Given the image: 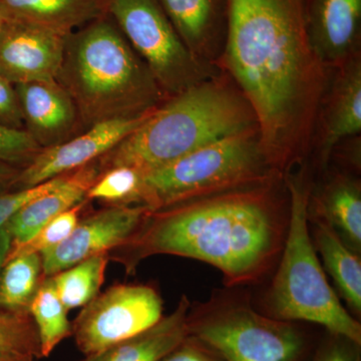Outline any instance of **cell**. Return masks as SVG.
<instances>
[{"mask_svg": "<svg viewBox=\"0 0 361 361\" xmlns=\"http://www.w3.org/2000/svg\"><path fill=\"white\" fill-rule=\"evenodd\" d=\"M308 0H228L223 63L255 114L271 164L284 175L308 148L327 84L311 47Z\"/></svg>", "mask_w": 361, "mask_h": 361, "instance_id": "obj_1", "label": "cell"}, {"mask_svg": "<svg viewBox=\"0 0 361 361\" xmlns=\"http://www.w3.org/2000/svg\"><path fill=\"white\" fill-rule=\"evenodd\" d=\"M288 218L265 187L228 192L149 212L115 249L128 272L158 254L208 263L228 286L258 281L283 249Z\"/></svg>", "mask_w": 361, "mask_h": 361, "instance_id": "obj_2", "label": "cell"}, {"mask_svg": "<svg viewBox=\"0 0 361 361\" xmlns=\"http://www.w3.org/2000/svg\"><path fill=\"white\" fill-rule=\"evenodd\" d=\"M56 82L77 106L85 130L144 115L165 94L109 14L66 35Z\"/></svg>", "mask_w": 361, "mask_h": 361, "instance_id": "obj_3", "label": "cell"}, {"mask_svg": "<svg viewBox=\"0 0 361 361\" xmlns=\"http://www.w3.org/2000/svg\"><path fill=\"white\" fill-rule=\"evenodd\" d=\"M253 127H258L255 114L241 92L214 75L168 97L137 129L99 159V167L103 172L128 166L146 175Z\"/></svg>", "mask_w": 361, "mask_h": 361, "instance_id": "obj_4", "label": "cell"}, {"mask_svg": "<svg viewBox=\"0 0 361 361\" xmlns=\"http://www.w3.org/2000/svg\"><path fill=\"white\" fill-rule=\"evenodd\" d=\"M278 176L258 127H253L145 175L144 206L154 212L214 195L268 186Z\"/></svg>", "mask_w": 361, "mask_h": 361, "instance_id": "obj_5", "label": "cell"}, {"mask_svg": "<svg viewBox=\"0 0 361 361\" xmlns=\"http://www.w3.org/2000/svg\"><path fill=\"white\" fill-rule=\"evenodd\" d=\"M290 196L283 254L270 292L274 318L322 325L332 334L361 343L360 323L330 286L310 238V192L300 178H287Z\"/></svg>", "mask_w": 361, "mask_h": 361, "instance_id": "obj_6", "label": "cell"}, {"mask_svg": "<svg viewBox=\"0 0 361 361\" xmlns=\"http://www.w3.org/2000/svg\"><path fill=\"white\" fill-rule=\"evenodd\" d=\"M106 11L137 56L171 97L214 77L180 40L160 0H106Z\"/></svg>", "mask_w": 361, "mask_h": 361, "instance_id": "obj_7", "label": "cell"}, {"mask_svg": "<svg viewBox=\"0 0 361 361\" xmlns=\"http://www.w3.org/2000/svg\"><path fill=\"white\" fill-rule=\"evenodd\" d=\"M188 332L224 361H297L303 349L290 322L259 314L245 304L189 314Z\"/></svg>", "mask_w": 361, "mask_h": 361, "instance_id": "obj_8", "label": "cell"}, {"mask_svg": "<svg viewBox=\"0 0 361 361\" xmlns=\"http://www.w3.org/2000/svg\"><path fill=\"white\" fill-rule=\"evenodd\" d=\"M163 317V301L154 287L116 284L97 294L71 324L78 349L85 356L149 329Z\"/></svg>", "mask_w": 361, "mask_h": 361, "instance_id": "obj_9", "label": "cell"}, {"mask_svg": "<svg viewBox=\"0 0 361 361\" xmlns=\"http://www.w3.org/2000/svg\"><path fill=\"white\" fill-rule=\"evenodd\" d=\"M153 111L97 123L61 144L40 149L20 169L13 190L37 186L99 160L137 129Z\"/></svg>", "mask_w": 361, "mask_h": 361, "instance_id": "obj_10", "label": "cell"}, {"mask_svg": "<svg viewBox=\"0 0 361 361\" xmlns=\"http://www.w3.org/2000/svg\"><path fill=\"white\" fill-rule=\"evenodd\" d=\"M151 210L146 206H111L82 218L70 236L40 254L44 277L101 253H110L137 232Z\"/></svg>", "mask_w": 361, "mask_h": 361, "instance_id": "obj_11", "label": "cell"}, {"mask_svg": "<svg viewBox=\"0 0 361 361\" xmlns=\"http://www.w3.org/2000/svg\"><path fill=\"white\" fill-rule=\"evenodd\" d=\"M66 37L39 26L7 21L0 37V75L13 85L56 80Z\"/></svg>", "mask_w": 361, "mask_h": 361, "instance_id": "obj_12", "label": "cell"}, {"mask_svg": "<svg viewBox=\"0 0 361 361\" xmlns=\"http://www.w3.org/2000/svg\"><path fill=\"white\" fill-rule=\"evenodd\" d=\"M25 130L42 149L66 142L82 128L77 106L56 80L14 85Z\"/></svg>", "mask_w": 361, "mask_h": 361, "instance_id": "obj_13", "label": "cell"}, {"mask_svg": "<svg viewBox=\"0 0 361 361\" xmlns=\"http://www.w3.org/2000/svg\"><path fill=\"white\" fill-rule=\"evenodd\" d=\"M307 32L315 56L325 68L353 58L360 47L361 0H308Z\"/></svg>", "mask_w": 361, "mask_h": 361, "instance_id": "obj_14", "label": "cell"}, {"mask_svg": "<svg viewBox=\"0 0 361 361\" xmlns=\"http://www.w3.org/2000/svg\"><path fill=\"white\" fill-rule=\"evenodd\" d=\"M180 40L202 63L212 66L223 54L228 0H160Z\"/></svg>", "mask_w": 361, "mask_h": 361, "instance_id": "obj_15", "label": "cell"}, {"mask_svg": "<svg viewBox=\"0 0 361 361\" xmlns=\"http://www.w3.org/2000/svg\"><path fill=\"white\" fill-rule=\"evenodd\" d=\"M99 174V160L92 161L66 175L58 187L23 207L6 225L11 235V249L23 245L47 223L85 200Z\"/></svg>", "mask_w": 361, "mask_h": 361, "instance_id": "obj_16", "label": "cell"}, {"mask_svg": "<svg viewBox=\"0 0 361 361\" xmlns=\"http://www.w3.org/2000/svg\"><path fill=\"white\" fill-rule=\"evenodd\" d=\"M7 21L66 35L108 14L106 0H0Z\"/></svg>", "mask_w": 361, "mask_h": 361, "instance_id": "obj_17", "label": "cell"}, {"mask_svg": "<svg viewBox=\"0 0 361 361\" xmlns=\"http://www.w3.org/2000/svg\"><path fill=\"white\" fill-rule=\"evenodd\" d=\"M189 300L183 296L170 315L163 316L149 329L80 361H159L189 336Z\"/></svg>", "mask_w": 361, "mask_h": 361, "instance_id": "obj_18", "label": "cell"}, {"mask_svg": "<svg viewBox=\"0 0 361 361\" xmlns=\"http://www.w3.org/2000/svg\"><path fill=\"white\" fill-rule=\"evenodd\" d=\"M322 123V161L326 164L337 144L361 130V63L353 56L341 66Z\"/></svg>", "mask_w": 361, "mask_h": 361, "instance_id": "obj_19", "label": "cell"}, {"mask_svg": "<svg viewBox=\"0 0 361 361\" xmlns=\"http://www.w3.org/2000/svg\"><path fill=\"white\" fill-rule=\"evenodd\" d=\"M313 246L319 252L324 267L336 282L344 300L351 310L361 311V263L341 236L329 224L315 218L313 224Z\"/></svg>", "mask_w": 361, "mask_h": 361, "instance_id": "obj_20", "label": "cell"}, {"mask_svg": "<svg viewBox=\"0 0 361 361\" xmlns=\"http://www.w3.org/2000/svg\"><path fill=\"white\" fill-rule=\"evenodd\" d=\"M314 209L319 219L338 230L353 245L360 248L361 193L357 183L341 176L330 180L315 199Z\"/></svg>", "mask_w": 361, "mask_h": 361, "instance_id": "obj_21", "label": "cell"}, {"mask_svg": "<svg viewBox=\"0 0 361 361\" xmlns=\"http://www.w3.org/2000/svg\"><path fill=\"white\" fill-rule=\"evenodd\" d=\"M42 279L40 254H23L6 259L0 270V307L30 313L28 308Z\"/></svg>", "mask_w": 361, "mask_h": 361, "instance_id": "obj_22", "label": "cell"}, {"mask_svg": "<svg viewBox=\"0 0 361 361\" xmlns=\"http://www.w3.org/2000/svg\"><path fill=\"white\" fill-rule=\"evenodd\" d=\"M109 260V253L97 254L51 276L66 310L84 307L99 294Z\"/></svg>", "mask_w": 361, "mask_h": 361, "instance_id": "obj_23", "label": "cell"}, {"mask_svg": "<svg viewBox=\"0 0 361 361\" xmlns=\"http://www.w3.org/2000/svg\"><path fill=\"white\" fill-rule=\"evenodd\" d=\"M28 312L39 332L42 357L51 355L63 339L73 334L68 311L61 303L51 277L42 279Z\"/></svg>", "mask_w": 361, "mask_h": 361, "instance_id": "obj_24", "label": "cell"}, {"mask_svg": "<svg viewBox=\"0 0 361 361\" xmlns=\"http://www.w3.org/2000/svg\"><path fill=\"white\" fill-rule=\"evenodd\" d=\"M144 173L128 166H118L99 174L87 192V199L106 207L144 206Z\"/></svg>", "mask_w": 361, "mask_h": 361, "instance_id": "obj_25", "label": "cell"}, {"mask_svg": "<svg viewBox=\"0 0 361 361\" xmlns=\"http://www.w3.org/2000/svg\"><path fill=\"white\" fill-rule=\"evenodd\" d=\"M0 355L42 358L39 332L30 313L0 307Z\"/></svg>", "mask_w": 361, "mask_h": 361, "instance_id": "obj_26", "label": "cell"}, {"mask_svg": "<svg viewBox=\"0 0 361 361\" xmlns=\"http://www.w3.org/2000/svg\"><path fill=\"white\" fill-rule=\"evenodd\" d=\"M89 202L85 199L70 210L66 211L52 219L25 244L11 249L6 259L23 255V254H42V252L49 250L61 244L63 240L70 236L75 226L82 219V212Z\"/></svg>", "mask_w": 361, "mask_h": 361, "instance_id": "obj_27", "label": "cell"}, {"mask_svg": "<svg viewBox=\"0 0 361 361\" xmlns=\"http://www.w3.org/2000/svg\"><path fill=\"white\" fill-rule=\"evenodd\" d=\"M42 149L25 130L0 125V161L23 168Z\"/></svg>", "mask_w": 361, "mask_h": 361, "instance_id": "obj_28", "label": "cell"}, {"mask_svg": "<svg viewBox=\"0 0 361 361\" xmlns=\"http://www.w3.org/2000/svg\"><path fill=\"white\" fill-rule=\"evenodd\" d=\"M66 175L54 178V179L37 185V186L20 190H11V191L0 194V228L4 227L9 220L28 203L37 199L40 195L47 193L58 187L65 179Z\"/></svg>", "mask_w": 361, "mask_h": 361, "instance_id": "obj_29", "label": "cell"}, {"mask_svg": "<svg viewBox=\"0 0 361 361\" xmlns=\"http://www.w3.org/2000/svg\"><path fill=\"white\" fill-rule=\"evenodd\" d=\"M0 125L25 130L18 94L14 85L0 75Z\"/></svg>", "mask_w": 361, "mask_h": 361, "instance_id": "obj_30", "label": "cell"}, {"mask_svg": "<svg viewBox=\"0 0 361 361\" xmlns=\"http://www.w3.org/2000/svg\"><path fill=\"white\" fill-rule=\"evenodd\" d=\"M159 361H224L205 343L188 336L177 348Z\"/></svg>", "mask_w": 361, "mask_h": 361, "instance_id": "obj_31", "label": "cell"}, {"mask_svg": "<svg viewBox=\"0 0 361 361\" xmlns=\"http://www.w3.org/2000/svg\"><path fill=\"white\" fill-rule=\"evenodd\" d=\"M20 167L0 161V194L13 190Z\"/></svg>", "mask_w": 361, "mask_h": 361, "instance_id": "obj_32", "label": "cell"}, {"mask_svg": "<svg viewBox=\"0 0 361 361\" xmlns=\"http://www.w3.org/2000/svg\"><path fill=\"white\" fill-rule=\"evenodd\" d=\"M11 248V238L8 231L4 227L0 228V270L6 263L7 256Z\"/></svg>", "mask_w": 361, "mask_h": 361, "instance_id": "obj_33", "label": "cell"}, {"mask_svg": "<svg viewBox=\"0 0 361 361\" xmlns=\"http://www.w3.org/2000/svg\"><path fill=\"white\" fill-rule=\"evenodd\" d=\"M318 361H353L345 349L336 346L330 348Z\"/></svg>", "mask_w": 361, "mask_h": 361, "instance_id": "obj_34", "label": "cell"}, {"mask_svg": "<svg viewBox=\"0 0 361 361\" xmlns=\"http://www.w3.org/2000/svg\"><path fill=\"white\" fill-rule=\"evenodd\" d=\"M33 358L35 357L25 355H0V361H30L33 360Z\"/></svg>", "mask_w": 361, "mask_h": 361, "instance_id": "obj_35", "label": "cell"}, {"mask_svg": "<svg viewBox=\"0 0 361 361\" xmlns=\"http://www.w3.org/2000/svg\"><path fill=\"white\" fill-rule=\"evenodd\" d=\"M7 25V20L4 18V14H2L1 11H0V37H1L2 33H4V30H6Z\"/></svg>", "mask_w": 361, "mask_h": 361, "instance_id": "obj_36", "label": "cell"}, {"mask_svg": "<svg viewBox=\"0 0 361 361\" xmlns=\"http://www.w3.org/2000/svg\"><path fill=\"white\" fill-rule=\"evenodd\" d=\"M30 361H35V358H33V360H30Z\"/></svg>", "mask_w": 361, "mask_h": 361, "instance_id": "obj_37", "label": "cell"}]
</instances>
